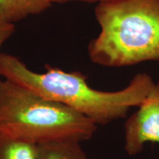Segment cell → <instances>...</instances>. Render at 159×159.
<instances>
[{"instance_id":"1","label":"cell","mask_w":159,"mask_h":159,"mask_svg":"<svg viewBox=\"0 0 159 159\" xmlns=\"http://www.w3.org/2000/svg\"><path fill=\"white\" fill-rule=\"evenodd\" d=\"M45 68L44 73L34 72L18 57L0 53V77L66 105L97 125L125 118L129 110L142 104L156 85L150 75L140 73L122 90L102 91L89 86L87 77L79 71L66 72L49 65Z\"/></svg>"},{"instance_id":"2","label":"cell","mask_w":159,"mask_h":159,"mask_svg":"<svg viewBox=\"0 0 159 159\" xmlns=\"http://www.w3.org/2000/svg\"><path fill=\"white\" fill-rule=\"evenodd\" d=\"M101 31L89 44L94 63L107 67L159 60V0H111L97 4Z\"/></svg>"},{"instance_id":"3","label":"cell","mask_w":159,"mask_h":159,"mask_svg":"<svg viewBox=\"0 0 159 159\" xmlns=\"http://www.w3.org/2000/svg\"><path fill=\"white\" fill-rule=\"evenodd\" d=\"M97 129L72 108L0 77V132L38 145L61 140L81 143Z\"/></svg>"},{"instance_id":"4","label":"cell","mask_w":159,"mask_h":159,"mask_svg":"<svg viewBox=\"0 0 159 159\" xmlns=\"http://www.w3.org/2000/svg\"><path fill=\"white\" fill-rule=\"evenodd\" d=\"M159 144V82L125 124V150L136 156L145 143Z\"/></svg>"},{"instance_id":"5","label":"cell","mask_w":159,"mask_h":159,"mask_svg":"<svg viewBox=\"0 0 159 159\" xmlns=\"http://www.w3.org/2000/svg\"><path fill=\"white\" fill-rule=\"evenodd\" d=\"M50 6L44 0H0V18L13 24L30 15L42 13Z\"/></svg>"},{"instance_id":"6","label":"cell","mask_w":159,"mask_h":159,"mask_svg":"<svg viewBox=\"0 0 159 159\" xmlns=\"http://www.w3.org/2000/svg\"><path fill=\"white\" fill-rule=\"evenodd\" d=\"M37 159H89L76 141H52L38 144Z\"/></svg>"},{"instance_id":"7","label":"cell","mask_w":159,"mask_h":159,"mask_svg":"<svg viewBox=\"0 0 159 159\" xmlns=\"http://www.w3.org/2000/svg\"><path fill=\"white\" fill-rule=\"evenodd\" d=\"M38 145L0 132V159H37Z\"/></svg>"},{"instance_id":"8","label":"cell","mask_w":159,"mask_h":159,"mask_svg":"<svg viewBox=\"0 0 159 159\" xmlns=\"http://www.w3.org/2000/svg\"><path fill=\"white\" fill-rule=\"evenodd\" d=\"M14 31L15 25L13 23L7 22L0 18V48L3 43L13 35Z\"/></svg>"},{"instance_id":"9","label":"cell","mask_w":159,"mask_h":159,"mask_svg":"<svg viewBox=\"0 0 159 159\" xmlns=\"http://www.w3.org/2000/svg\"><path fill=\"white\" fill-rule=\"evenodd\" d=\"M47 2L52 5V3H65L68 2H73V1H80V2H96L97 4L101 2H105L111 1V0H44Z\"/></svg>"}]
</instances>
